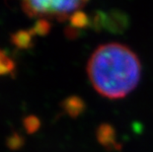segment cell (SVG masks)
<instances>
[{"instance_id": "obj_4", "label": "cell", "mask_w": 153, "mask_h": 152, "mask_svg": "<svg viewBox=\"0 0 153 152\" xmlns=\"http://www.w3.org/2000/svg\"><path fill=\"white\" fill-rule=\"evenodd\" d=\"M61 109L70 118H78L85 111V102L79 96H68L61 102Z\"/></svg>"}, {"instance_id": "obj_5", "label": "cell", "mask_w": 153, "mask_h": 152, "mask_svg": "<svg viewBox=\"0 0 153 152\" xmlns=\"http://www.w3.org/2000/svg\"><path fill=\"white\" fill-rule=\"evenodd\" d=\"M12 44L19 50H29L34 47V35L29 30H19L10 37Z\"/></svg>"}, {"instance_id": "obj_3", "label": "cell", "mask_w": 153, "mask_h": 152, "mask_svg": "<svg viewBox=\"0 0 153 152\" xmlns=\"http://www.w3.org/2000/svg\"><path fill=\"white\" fill-rule=\"evenodd\" d=\"M96 136L99 143L108 150H120V145L117 141V132L113 125L102 124L96 131Z\"/></svg>"}, {"instance_id": "obj_8", "label": "cell", "mask_w": 153, "mask_h": 152, "mask_svg": "<svg viewBox=\"0 0 153 152\" xmlns=\"http://www.w3.org/2000/svg\"><path fill=\"white\" fill-rule=\"evenodd\" d=\"M51 26L50 21L48 19H38L35 25L29 30L31 31V33L35 36H39V37H45L51 32Z\"/></svg>"}, {"instance_id": "obj_10", "label": "cell", "mask_w": 153, "mask_h": 152, "mask_svg": "<svg viewBox=\"0 0 153 152\" xmlns=\"http://www.w3.org/2000/svg\"><path fill=\"white\" fill-rule=\"evenodd\" d=\"M23 125L28 134H33L41 128V119L34 115L27 116L23 119Z\"/></svg>"}, {"instance_id": "obj_9", "label": "cell", "mask_w": 153, "mask_h": 152, "mask_svg": "<svg viewBox=\"0 0 153 152\" xmlns=\"http://www.w3.org/2000/svg\"><path fill=\"white\" fill-rule=\"evenodd\" d=\"M25 138L22 134L17 131L11 132L10 135H8L6 138V146L12 151H18L24 146Z\"/></svg>"}, {"instance_id": "obj_2", "label": "cell", "mask_w": 153, "mask_h": 152, "mask_svg": "<svg viewBox=\"0 0 153 152\" xmlns=\"http://www.w3.org/2000/svg\"><path fill=\"white\" fill-rule=\"evenodd\" d=\"M89 0H22L23 11L30 18L65 22Z\"/></svg>"}, {"instance_id": "obj_1", "label": "cell", "mask_w": 153, "mask_h": 152, "mask_svg": "<svg viewBox=\"0 0 153 152\" xmlns=\"http://www.w3.org/2000/svg\"><path fill=\"white\" fill-rule=\"evenodd\" d=\"M86 70L93 88L111 100L126 97L137 87L141 77L137 54L119 43L99 46L88 59Z\"/></svg>"}, {"instance_id": "obj_7", "label": "cell", "mask_w": 153, "mask_h": 152, "mask_svg": "<svg viewBox=\"0 0 153 152\" xmlns=\"http://www.w3.org/2000/svg\"><path fill=\"white\" fill-rule=\"evenodd\" d=\"M16 70L14 59L8 56L5 50L0 48V76L13 75Z\"/></svg>"}, {"instance_id": "obj_6", "label": "cell", "mask_w": 153, "mask_h": 152, "mask_svg": "<svg viewBox=\"0 0 153 152\" xmlns=\"http://www.w3.org/2000/svg\"><path fill=\"white\" fill-rule=\"evenodd\" d=\"M69 21V25L71 28L75 29V30H83L89 27L90 25H92V21L88 17V15L85 14L82 10H79L75 13H73L70 16V18L68 19Z\"/></svg>"}]
</instances>
